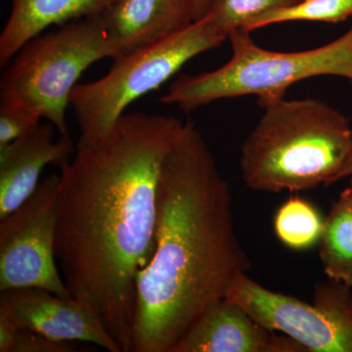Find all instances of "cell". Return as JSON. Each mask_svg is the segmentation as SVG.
<instances>
[{"mask_svg":"<svg viewBox=\"0 0 352 352\" xmlns=\"http://www.w3.org/2000/svg\"><path fill=\"white\" fill-rule=\"evenodd\" d=\"M251 267L228 183L207 141L187 122L160 171L156 248L139 277L132 352H171Z\"/></svg>","mask_w":352,"mask_h":352,"instance_id":"7a4b0ae2","label":"cell"},{"mask_svg":"<svg viewBox=\"0 0 352 352\" xmlns=\"http://www.w3.org/2000/svg\"><path fill=\"white\" fill-rule=\"evenodd\" d=\"M59 175L46 176L19 208L0 219V292L41 288L71 298L55 254Z\"/></svg>","mask_w":352,"mask_h":352,"instance_id":"ba28073f","label":"cell"},{"mask_svg":"<svg viewBox=\"0 0 352 352\" xmlns=\"http://www.w3.org/2000/svg\"><path fill=\"white\" fill-rule=\"evenodd\" d=\"M324 272L331 281L352 287V207L340 193L325 219L320 239Z\"/></svg>","mask_w":352,"mask_h":352,"instance_id":"5bb4252c","label":"cell"},{"mask_svg":"<svg viewBox=\"0 0 352 352\" xmlns=\"http://www.w3.org/2000/svg\"><path fill=\"white\" fill-rule=\"evenodd\" d=\"M117 57L99 15L69 22L22 46L6 66L0 99L34 109L60 135L69 136L67 109L80 76L97 61Z\"/></svg>","mask_w":352,"mask_h":352,"instance_id":"5b68a950","label":"cell"},{"mask_svg":"<svg viewBox=\"0 0 352 352\" xmlns=\"http://www.w3.org/2000/svg\"><path fill=\"white\" fill-rule=\"evenodd\" d=\"M0 314L16 327L56 342H87L110 352H122L100 321L75 298L47 289L17 288L1 291Z\"/></svg>","mask_w":352,"mask_h":352,"instance_id":"9c48e42d","label":"cell"},{"mask_svg":"<svg viewBox=\"0 0 352 352\" xmlns=\"http://www.w3.org/2000/svg\"><path fill=\"white\" fill-rule=\"evenodd\" d=\"M52 124L0 146V219L12 212L36 191L47 164L61 166L75 153L69 136L55 140Z\"/></svg>","mask_w":352,"mask_h":352,"instance_id":"8fae6325","label":"cell"},{"mask_svg":"<svg viewBox=\"0 0 352 352\" xmlns=\"http://www.w3.org/2000/svg\"><path fill=\"white\" fill-rule=\"evenodd\" d=\"M346 309L352 314V295L349 296L346 303Z\"/></svg>","mask_w":352,"mask_h":352,"instance_id":"cb8c5ba5","label":"cell"},{"mask_svg":"<svg viewBox=\"0 0 352 352\" xmlns=\"http://www.w3.org/2000/svg\"><path fill=\"white\" fill-rule=\"evenodd\" d=\"M325 220L311 204L292 197L278 208L274 229L278 239L294 250H305L320 242Z\"/></svg>","mask_w":352,"mask_h":352,"instance_id":"9a60e30c","label":"cell"},{"mask_svg":"<svg viewBox=\"0 0 352 352\" xmlns=\"http://www.w3.org/2000/svg\"><path fill=\"white\" fill-rule=\"evenodd\" d=\"M197 20H200L207 13L210 0H193Z\"/></svg>","mask_w":352,"mask_h":352,"instance_id":"7402d4cb","label":"cell"},{"mask_svg":"<svg viewBox=\"0 0 352 352\" xmlns=\"http://www.w3.org/2000/svg\"><path fill=\"white\" fill-rule=\"evenodd\" d=\"M302 0H210L206 17L220 36L240 31L258 16L270 11L295 6ZM204 16V17H205Z\"/></svg>","mask_w":352,"mask_h":352,"instance_id":"e0dca14e","label":"cell"},{"mask_svg":"<svg viewBox=\"0 0 352 352\" xmlns=\"http://www.w3.org/2000/svg\"><path fill=\"white\" fill-rule=\"evenodd\" d=\"M352 175V154L351 157L347 159L346 164H344L339 173L336 175L335 179H333V183L340 182V180L344 179V178L349 177V176Z\"/></svg>","mask_w":352,"mask_h":352,"instance_id":"44dd1931","label":"cell"},{"mask_svg":"<svg viewBox=\"0 0 352 352\" xmlns=\"http://www.w3.org/2000/svg\"><path fill=\"white\" fill-rule=\"evenodd\" d=\"M226 41L205 16L173 36L116 58L107 75L78 83L72 94L80 138L92 140L106 133L134 101L161 87L190 60Z\"/></svg>","mask_w":352,"mask_h":352,"instance_id":"8992f818","label":"cell"},{"mask_svg":"<svg viewBox=\"0 0 352 352\" xmlns=\"http://www.w3.org/2000/svg\"><path fill=\"white\" fill-rule=\"evenodd\" d=\"M170 116L126 113L106 133L78 139L60 166L55 254L72 298L133 351L139 277L156 248L160 171L182 131Z\"/></svg>","mask_w":352,"mask_h":352,"instance_id":"6da1fadb","label":"cell"},{"mask_svg":"<svg viewBox=\"0 0 352 352\" xmlns=\"http://www.w3.org/2000/svg\"><path fill=\"white\" fill-rule=\"evenodd\" d=\"M66 342H56L39 333L18 329L14 352H71L75 351Z\"/></svg>","mask_w":352,"mask_h":352,"instance_id":"d6986e66","label":"cell"},{"mask_svg":"<svg viewBox=\"0 0 352 352\" xmlns=\"http://www.w3.org/2000/svg\"><path fill=\"white\" fill-rule=\"evenodd\" d=\"M349 179H351L349 185L344 190V191H342V193H344V195L346 196V198L349 199V203H351L352 207V175L349 176Z\"/></svg>","mask_w":352,"mask_h":352,"instance_id":"603a6c76","label":"cell"},{"mask_svg":"<svg viewBox=\"0 0 352 352\" xmlns=\"http://www.w3.org/2000/svg\"><path fill=\"white\" fill-rule=\"evenodd\" d=\"M232 55L223 66L198 75H182L160 100L185 113L221 99L256 95L258 103L285 97L294 83L314 76H333L352 83V28L320 47L277 52L261 47L251 32L228 36Z\"/></svg>","mask_w":352,"mask_h":352,"instance_id":"277c9868","label":"cell"},{"mask_svg":"<svg viewBox=\"0 0 352 352\" xmlns=\"http://www.w3.org/2000/svg\"><path fill=\"white\" fill-rule=\"evenodd\" d=\"M99 18L118 57L197 21L193 0H113Z\"/></svg>","mask_w":352,"mask_h":352,"instance_id":"7c38bea8","label":"cell"},{"mask_svg":"<svg viewBox=\"0 0 352 352\" xmlns=\"http://www.w3.org/2000/svg\"><path fill=\"white\" fill-rule=\"evenodd\" d=\"M43 119L38 111L24 104L1 101L0 103V146L8 144L30 133Z\"/></svg>","mask_w":352,"mask_h":352,"instance_id":"ac0fdd59","label":"cell"},{"mask_svg":"<svg viewBox=\"0 0 352 352\" xmlns=\"http://www.w3.org/2000/svg\"><path fill=\"white\" fill-rule=\"evenodd\" d=\"M258 105L263 116L241 149L245 185L279 193L333 184L352 154L351 119L315 98L281 97Z\"/></svg>","mask_w":352,"mask_h":352,"instance_id":"3957f363","label":"cell"},{"mask_svg":"<svg viewBox=\"0 0 352 352\" xmlns=\"http://www.w3.org/2000/svg\"><path fill=\"white\" fill-rule=\"evenodd\" d=\"M171 352H307L302 344L268 330L237 303L224 298L199 316Z\"/></svg>","mask_w":352,"mask_h":352,"instance_id":"30bf717a","label":"cell"},{"mask_svg":"<svg viewBox=\"0 0 352 352\" xmlns=\"http://www.w3.org/2000/svg\"><path fill=\"white\" fill-rule=\"evenodd\" d=\"M351 287L331 281L317 287L314 305L270 291L248 274L226 296L254 320L302 344L307 352H352V314L346 309Z\"/></svg>","mask_w":352,"mask_h":352,"instance_id":"52a82bcc","label":"cell"},{"mask_svg":"<svg viewBox=\"0 0 352 352\" xmlns=\"http://www.w3.org/2000/svg\"><path fill=\"white\" fill-rule=\"evenodd\" d=\"M11 11L0 34L3 68L24 44L53 25L100 15L113 0H10Z\"/></svg>","mask_w":352,"mask_h":352,"instance_id":"4fadbf2b","label":"cell"},{"mask_svg":"<svg viewBox=\"0 0 352 352\" xmlns=\"http://www.w3.org/2000/svg\"><path fill=\"white\" fill-rule=\"evenodd\" d=\"M352 17V0H302L295 6L270 11L250 21L241 31L252 32L282 23L323 22L337 24Z\"/></svg>","mask_w":352,"mask_h":352,"instance_id":"2e32d148","label":"cell"},{"mask_svg":"<svg viewBox=\"0 0 352 352\" xmlns=\"http://www.w3.org/2000/svg\"><path fill=\"white\" fill-rule=\"evenodd\" d=\"M18 329L12 322L0 314V352H14Z\"/></svg>","mask_w":352,"mask_h":352,"instance_id":"ffe728a7","label":"cell"}]
</instances>
